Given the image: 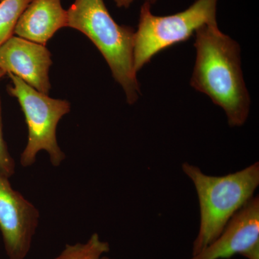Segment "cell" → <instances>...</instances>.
Instances as JSON below:
<instances>
[{"label":"cell","mask_w":259,"mask_h":259,"mask_svg":"<svg viewBox=\"0 0 259 259\" xmlns=\"http://www.w3.org/2000/svg\"><path fill=\"white\" fill-rule=\"evenodd\" d=\"M66 27L67 10L61 0H32L19 18L14 34L46 46L58 30Z\"/></svg>","instance_id":"9c48e42d"},{"label":"cell","mask_w":259,"mask_h":259,"mask_svg":"<svg viewBox=\"0 0 259 259\" xmlns=\"http://www.w3.org/2000/svg\"><path fill=\"white\" fill-rule=\"evenodd\" d=\"M11 84L8 91L18 100L28 129V139L21 154L23 167L32 166L37 153L41 151L49 153L51 164L59 167L66 158L56 139V127L61 119L71 110L70 102L54 99L37 91L18 76L8 74Z\"/></svg>","instance_id":"5b68a950"},{"label":"cell","mask_w":259,"mask_h":259,"mask_svg":"<svg viewBox=\"0 0 259 259\" xmlns=\"http://www.w3.org/2000/svg\"><path fill=\"white\" fill-rule=\"evenodd\" d=\"M38 209L0 173V231L10 259H25L38 226Z\"/></svg>","instance_id":"8992f818"},{"label":"cell","mask_w":259,"mask_h":259,"mask_svg":"<svg viewBox=\"0 0 259 259\" xmlns=\"http://www.w3.org/2000/svg\"><path fill=\"white\" fill-rule=\"evenodd\" d=\"M218 0H197L177 14L156 16L146 2L140 12L139 26L135 32L134 59L136 72L158 53L187 41L199 28L217 23Z\"/></svg>","instance_id":"277c9868"},{"label":"cell","mask_w":259,"mask_h":259,"mask_svg":"<svg viewBox=\"0 0 259 259\" xmlns=\"http://www.w3.org/2000/svg\"><path fill=\"white\" fill-rule=\"evenodd\" d=\"M0 1H1V0H0Z\"/></svg>","instance_id":"2e32d148"},{"label":"cell","mask_w":259,"mask_h":259,"mask_svg":"<svg viewBox=\"0 0 259 259\" xmlns=\"http://www.w3.org/2000/svg\"><path fill=\"white\" fill-rule=\"evenodd\" d=\"M100 259H113V258H109V257L105 256V255H103V256H102L101 258H100Z\"/></svg>","instance_id":"9a60e30c"},{"label":"cell","mask_w":259,"mask_h":259,"mask_svg":"<svg viewBox=\"0 0 259 259\" xmlns=\"http://www.w3.org/2000/svg\"><path fill=\"white\" fill-rule=\"evenodd\" d=\"M32 0L0 1V47L13 36L19 18Z\"/></svg>","instance_id":"8fae6325"},{"label":"cell","mask_w":259,"mask_h":259,"mask_svg":"<svg viewBox=\"0 0 259 259\" xmlns=\"http://www.w3.org/2000/svg\"><path fill=\"white\" fill-rule=\"evenodd\" d=\"M109 251V243L94 233L85 243L66 245L56 259H100Z\"/></svg>","instance_id":"30bf717a"},{"label":"cell","mask_w":259,"mask_h":259,"mask_svg":"<svg viewBox=\"0 0 259 259\" xmlns=\"http://www.w3.org/2000/svg\"><path fill=\"white\" fill-rule=\"evenodd\" d=\"M52 64L50 51L41 44L13 35L0 47V69L45 95L51 88L49 69Z\"/></svg>","instance_id":"ba28073f"},{"label":"cell","mask_w":259,"mask_h":259,"mask_svg":"<svg viewBox=\"0 0 259 259\" xmlns=\"http://www.w3.org/2000/svg\"><path fill=\"white\" fill-rule=\"evenodd\" d=\"M15 163L14 159L8 151L3 133V120H2V104L0 98V173L10 178L14 175Z\"/></svg>","instance_id":"7c38bea8"},{"label":"cell","mask_w":259,"mask_h":259,"mask_svg":"<svg viewBox=\"0 0 259 259\" xmlns=\"http://www.w3.org/2000/svg\"><path fill=\"white\" fill-rule=\"evenodd\" d=\"M184 173L193 182L198 197L200 223L192 245L197 255L221 234L227 223L252 197L259 185V163L222 177L209 176L185 162Z\"/></svg>","instance_id":"7a4b0ae2"},{"label":"cell","mask_w":259,"mask_h":259,"mask_svg":"<svg viewBox=\"0 0 259 259\" xmlns=\"http://www.w3.org/2000/svg\"><path fill=\"white\" fill-rule=\"evenodd\" d=\"M67 13L68 27L95 44L123 89L127 103H136L140 88L134 67V29L116 23L103 0H75Z\"/></svg>","instance_id":"3957f363"},{"label":"cell","mask_w":259,"mask_h":259,"mask_svg":"<svg viewBox=\"0 0 259 259\" xmlns=\"http://www.w3.org/2000/svg\"><path fill=\"white\" fill-rule=\"evenodd\" d=\"M236 254L259 259L258 196H253L231 218L212 243L190 259H227Z\"/></svg>","instance_id":"52a82bcc"},{"label":"cell","mask_w":259,"mask_h":259,"mask_svg":"<svg viewBox=\"0 0 259 259\" xmlns=\"http://www.w3.org/2000/svg\"><path fill=\"white\" fill-rule=\"evenodd\" d=\"M5 75H6V73L3 71V70L0 69V79H1L3 76H5Z\"/></svg>","instance_id":"5bb4252c"},{"label":"cell","mask_w":259,"mask_h":259,"mask_svg":"<svg viewBox=\"0 0 259 259\" xmlns=\"http://www.w3.org/2000/svg\"><path fill=\"white\" fill-rule=\"evenodd\" d=\"M114 1H115L116 5H117L118 8H127L131 6V5L132 4L134 0H114ZM156 1H157V0H146V2L149 3L150 4H153V3H156Z\"/></svg>","instance_id":"4fadbf2b"},{"label":"cell","mask_w":259,"mask_h":259,"mask_svg":"<svg viewBox=\"0 0 259 259\" xmlns=\"http://www.w3.org/2000/svg\"><path fill=\"white\" fill-rule=\"evenodd\" d=\"M195 34L197 56L191 86L222 107L230 127H241L249 115L250 99L239 44L221 32L218 24L204 25Z\"/></svg>","instance_id":"6da1fadb"},{"label":"cell","mask_w":259,"mask_h":259,"mask_svg":"<svg viewBox=\"0 0 259 259\" xmlns=\"http://www.w3.org/2000/svg\"><path fill=\"white\" fill-rule=\"evenodd\" d=\"M54 259H56V258H54Z\"/></svg>","instance_id":"e0dca14e"}]
</instances>
